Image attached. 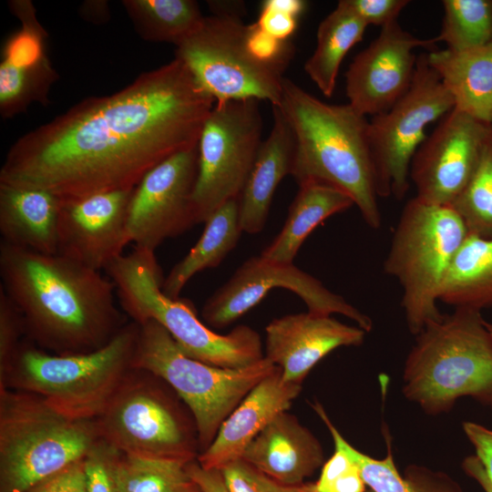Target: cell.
Masks as SVG:
<instances>
[{
  "mask_svg": "<svg viewBox=\"0 0 492 492\" xmlns=\"http://www.w3.org/2000/svg\"><path fill=\"white\" fill-rule=\"evenodd\" d=\"M99 439L95 419H74L35 394L0 388V492H26Z\"/></svg>",
  "mask_w": 492,
  "mask_h": 492,
  "instance_id": "obj_7",
  "label": "cell"
},
{
  "mask_svg": "<svg viewBox=\"0 0 492 492\" xmlns=\"http://www.w3.org/2000/svg\"><path fill=\"white\" fill-rule=\"evenodd\" d=\"M301 390V384L285 382L277 366L222 422L211 444L199 454L198 463L207 469H220L240 459L252 439L279 414L288 411Z\"/></svg>",
  "mask_w": 492,
  "mask_h": 492,
  "instance_id": "obj_20",
  "label": "cell"
},
{
  "mask_svg": "<svg viewBox=\"0 0 492 492\" xmlns=\"http://www.w3.org/2000/svg\"><path fill=\"white\" fill-rule=\"evenodd\" d=\"M198 171L197 146L179 151L149 170L135 187L127 215L134 248L155 251L167 239L196 224L192 196Z\"/></svg>",
  "mask_w": 492,
  "mask_h": 492,
  "instance_id": "obj_15",
  "label": "cell"
},
{
  "mask_svg": "<svg viewBox=\"0 0 492 492\" xmlns=\"http://www.w3.org/2000/svg\"><path fill=\"white\" fill-rule=\"evenodd\" d=\"M229 492H302V486L283 485L241 458L220 469Z\"/></svg>",
  "mask_w": 492,
  "mask_h": 492,
  "instance_id": "obj_39",
  "label": "cell"
},
{
  "mask_svg": "<svg viewBox=\"0 0 492 492\" xmlns=\"http://www.w3.org/2000/svg\"><path fill=\"white\" fill-rule=\"evenodd\" d=\"M451 207L464 221L468 233L492 239V134L472 178Z\"/></svg>",
  "mask_w": 492,
  "mask_h": 492,
  "instance_id": "obj_34",
  "label": "cell"
},
{
  "mask_svg": "<svg viewBox=\"0 0 492 492\" xmlns=\"http://www.w3.org/2000/svg\"><path fill=\"white\" fill-rule=\"evenodd\" d=\"M26 492H87L84 458L42 479Z\"/></svg>",
  "mask_w": 492,
  "mask_h": 492,
  "instance_id": "obj_42",
  "label": "cell"
},
{
  "mask_svg": "<svg viewBox=\"0 0 492 492\" xmlns=\"http://www.w3.org/2000/svg\"><path fill=\"white\" fill-rule=\"evenodd\" d=\"M485 403L489 405L490 407L492 408V395L486 399Z\"/></svg>",
  "mask_w": 492,
  "mask_h": 492,
  "instance_id": "obj_50",
  "label": "cell"
},
{
  "mask_svg": "<svg viewBox=\"0 0 492 492\" xmlns=\"http://www.w3.org/2000/svg\"><path fill=\"white\" fill-rule=\"evenodd\" d=\"M302 492H317L313 487V484H302Z\"/></svg>",
  "mask_w": 492,
  "mask_h": 492,
  "instance_id": "obj_48",
  "label": "cell"
},
{
  "mask_svg": "<svg viewBox=\"0 0 492 492\" xmlns=\"http://www.w3.org/2000/svg\"><path fill=\"white\" fill-rule=\"evenodd\" d=\"M366 27L343 0L320 22L315 49L303 68L323 96L333 94L343 58L362 41Z\"/></svg>",
  "mask_w": 492,
  "mask_h": 492,
  "instance_id": "obj_27",
  "label": "cell"
},
{
  "mask_svg": "<svg viewBox=\"0 0 492 492\" xmlns=\"http://www.w3.org/2000/svg\"><path fill=\"white\" fill-rule=\"evenodd\" d=\"M26 338L23 314L0 287V372L7 366Z\"/></svg>",
  "mask_w": 492,
  "mask_h": 492,
  "instance_id": "obj_40",
  "label": "cell"
},
{
  "mask_svg": "<svg viewBox=\"0 0 492 492\" xmlns=\"http://www.w3.org/2000/svg\"><path fill=\"white\" fill-rule=\"evenodd\" d=\"M7 5L21 28L5 40L2 60L16 67H31L47 58L48 34L38 21L32 1L10 0Z\"/></svg>",
  "mask_w": 492,
  "mask_h": 492,
  "instance_id": "obj_35",
  "label": "cell"
},
{
  "mask_svg": "<svg viewBox=\"0 0 492 492\" xmlns=\"http://www.w3.org/2000/svg\"><path fill=\"white\" fill-rule=\"evenodd\" d=\"M467 235L464 221L451 206L428 203L417 197L405 204L384 271L403 289L401 306L413 334L443 317L437 307L441 288Z\"/></svg>",
  "mask_w": 492,
  "mask_h": 492,
  "instance_id": "obj_8",
  "label": "cell"
},
{
  "mask_svg": "<svg viewBox=\"0 0 492 492\" xmlns=\"http://www.w3.org/2000/svg\"><path fill=\"white\" fill-rule=\"evenodd\" d=\"M306 6L307 3L302 0H266L261 4L255 23L272 36L288 41L296 31Z\"/></svg>",
  "mask_w": 492,
  "mask_h": 492,
  "instance_id": "obj_38",
  "label": "cell"
},
{
  "mask_svg": "<svg viewBox=\"0 0 492 492\" xmlns=\"http://www.w3.org/2000/svg\"><path fill=\"white\" fill-rule=\"evenodd\" d=\"M439 301L455 308L492 307V239L468 233L448 269Z\"/></svg>",
  "mask_w": 492,
  "mask_h": 492,
  "instance_id": "obj_28",
  "label": "cell"
},
{
  "mask_svg": "<svg viewBox=\"0 0 492 492\" xmlns=\"http://www.w3.org/2000/svg\"><path fill=\"white\" fill-rule=\"evenodd\" d=\"M454 100L426 53L418 56L410 87L389 109L372 117L368 139L379 198L403 200L410 188V165L426 128L454 108Z\"/></svg>",
  "mask_w": 492,
  "mask_h": 492,
  "instance_id": "obj_13",
  "label": "cell"
},
{
  "mask_svg": "<svg viewBox=\"0 0 492 492\" xmlns=\"http://www.w3.org/2000/svg\"><path fill=\"white\" fill-rule=\"evenodd\" d=\"M259 103L254 98L215 102L207 118L197 144L196 224L240 198L263 141Z\"/></svg>",
  "mask_w": 492,
  "mask_h": 492,
  "instance_id": "obj_12",
  "label": "cell"
},
{
  "mask_svg": "<svg viewBox=\"0 0 492 492\" xmlns=\"http://www.w3.org/2000/svg\"><path fill=\"white\" fill-rule=\"evenodd\" d=\"M425 53L454 108L492 124V41L462 51L445 48Z\"/></svg>",
  "mask_w": 492,
  "mask_h": 492,
  "instance_id": "obj_24",
  "label": "cell"
},
{
  "mask_svg": "<svg viewBox=\"0 0 492 492\" xmlns=\"http://www.w3.org/2000/svg\"><path fill=\"white\" fill-rule=\"evenodd\" d=\"M273 123L258 152L256 160L239 198V217L242 231L256 234L268 219L274 192L291 174L295 140L292 129L278 106H272Z\"/></svg>",
  "mask_w": 492,
  "mask_h": 492,
  "instance_id": "obj_23",
  "label": "cell"
},
{
  "mask_svg": "<svg viewBox=\"0 0 492 492\" xmlns=\"http://www.w3.org/2000/svg\"><path fill=\"white\" fill-rule=\"evenodd\" d=\"M463 468L467 475L473 477L485 492H492V484L489 481L479 459L476 456H467L463 462Z\"/></svg>",
  "mask_w": 492,
  "mask_h": 492,
  "instance_id": "obj_46",
  "label": "cell"
},
{
  "mask_svg": "<svg viewBox=\"0 0 492 492\" xmlns=\"http://www.w3.org/2000/svg\"><path fill=\"white\" fill-rule=\"evenodd\" d=\"M59 78L49 57L31 67L0 62V115L12 118L26 111L32 103L49 105V91Z\"/></svg>",
  "mask_w": 492,
  "mask_h": 492,
  "instance_id": "obj_31",
  "label": "cell"
},
{
  "mask_svg": "<svg viewBox=\"0 0 492 492\" xmlns=\"http://www.w3.org/2000/svg\"><path fill=\"white\" fill-rule=\"evenodd\" d=\"M175 57L215 102L254 98L280 104L283 72L253 55L241 16H205L199 29L176 46Z\"/></svg>",
  "mask_w": 492,
  "mask_h": 492,
  "instance_id": "obj_11",
  "label": "cell"
},
{
  "mask_svg": "<svg viewBox=\"0 0 492 492\" xmlns=\"http://www.w3.org/2000/svg\"><path fill=\"white\" fill-rule=\"evenodd\" d=\"M105 271L122 310L132 321L157 322L190 357L229 369L246 367L264 357L261 338L250 326L241 324L227 334L217 333L200 320L189 300L167 296L154 251L134 248Z\"/></svg>",
  "mask_w": 492,
  "mask_h": 492,
  "instance_id": "obj_5",
  "label": "cell"
},
{
  "mask_svg": "<svg viewBox=\"0 0 492 492\" xmlns=\"http://www.w3.org/2000/svg\"><path fill=\"white\" fill-rule=\"evenodd\" d=\"M121 4L142 39L176 46L195 33L205 17L195 0H123Z\"/></svg>",
  "mask_w": 492,
  "mask_h": 492,
  "instance_id": "obj_30",
  "label": "cell"
},
{
  "mask_svg": "<svg viewBox=\"0 0 492 492\" xmlns=\"http://www.w3.org/2000/svg\"><path fill=\"white\" fill-rule=\"evenodd\" d=\"M463 429L474 446L476 456L492 484V430L472 422H465Z\"/></svg>",
  "mask_w": 492,
  "mask_h": 492,
  "instance_id": "obj_43",
  "label": "cell"
},
{
  "mask_svg": "<svg viewBox=\"0 0 492 492\" xmlns=\"http://www.w3.org/2000/svg\"><path fill=\"white\" fill-rule=\"evenodd\" d=\"M138 325L132 367L161 378L189 408L197 426L200 453L209 447L222 422L249 392L277 367L265 357L239 369L208 364L184 354L157 322Z\"/></svg>",
  "mask_w": 492,
  "mask_h": 492,
  "instance_id": "obj_10",
  "label": "cell"
},
{
  "mask_svg": "<svg viewBox=\"0 0 492 492\" xmlns=\"http://www.w3.org/2000/svg\"><path fill=\"white\" fill-rule=\"evenodd\" d=\"M436 37L423 39L395 21L358 53L345 73V93L357 112L367 117L389 109L408 90L417 57L414 50H435Z\"/></svg>",
  "mask_w": 492,
  "mask_h": 492,
  "instance_id": "obj_17",
  "label": "cell"
},
{
  "mask_svg": "<svg viewBox=\"0 0 492 492\" xmlns=\"http://www.w3.org/2000/svg\"><path fill=\"white\" fill-rule=\"evenodd\" d=\"M294 136L291 174L298 185L316 182L347 194L372 229L382 224L367 117L350 104H329L291 79L277 105Z\"/></svg>",
  "mask_w": 492,
  "mask_h": 492,
  "instance_id": "obj_3",
  "label": "cell"
},
{
  "mask_svg": "<svg viewBox=\"0 0 492 492\" xmlns=\"http://www.w3.org/2000/svg\"><path fill=\"white\" fill-rule=\"evenodd\" d=\"M313 487L317 492H365L366 485L354 459L341 446L334 445V453L323 464Z\"/></svg>",
  "mask_w": 492,
  "mask_h": 492,
  "instance_id": "obj_37",
  "label": "cell"
},
{
  "mask_svg": "<svg viewBox=\"0 0 492 492\" xmlns=\"http://www.w3.org/2000/svg\"><path fill=\"white\" fill-rule=\"evenodd\" d=\"M214 104L174 57L21 136L6 153L0 183L45 190L61 200L134 189L153 167L197 146Z\"/></svg>",
  "mask_w": 492,
  "mask_h": 492,
  "instance_id": "obj_1",
  "label": "cell"
},
{
  "mask_svg": "<svg viewBox=\"0 0 492 492\" xmlns=\"http://www.w3.org/2000/svg\"><path fill=\"white\" fill-rule=\"evenodd\" d=\"M187 464L121 453L120 492H185L193 483L187 473Z\"/></svg>",
  "mask_w": 492,
  "mask_h": 492,
  "instance_id": "obj_33",
  "label": "cell"
},
{
  "mask_svg": "<svg viewBox=\"0 0 492 492\" xmlns=\"http://www.w3.org/2000/svg\"><path fill=\"white\" fill-rule=\"evenodd\" d=\"M62 200L41 189L0 183L2 241L42 254H58Z\"/></svg>",
  "mask_w": 492,
  "mask_h": 492,
  "instance_id": "obj_22",
  "label": "cell"
},
{
  "mask_svg": "<svg viewBox=\"0 0 492 492\" xmlns=\"http://www.w3.org/2000/svg\"><path fill=\"white\" fill-rule=\"evenodd\" d=\"M444 15L436 42L462 51L492 41V0H444Z\"/></svg>",
  "mask_w": 492,
  "mask_h": 492,
  "instance_id": "obj_32",
  "label": "cell"
},
{
  "mask_svg": "<svg viewBox=\"0 0 492 492\" xmlns=\"http://www.w3.org/2000/svg\"><path fill=\"white\" fill-rule=\"evenodd\" d=\"M121 452L101 438L84 457L87 492H120L118 464Z\"/></svg>",
  "mask_w": 492,
  "mask_h": 492,
  "instance_id": "obj_36",
  "label": "cell"
},
{
  "mask_svg": "<svg viewBox=\"0 0 492 492\" xmlns=\"http://www.w3.org/2000/svg\"><path fill=\"white\" fill-rule=\"evenodd\" d=\"M353 205L347 194L329 185H300L282 229L261 255L271 261L292 263L302 244L318 225Z\"/></svg>",
  "mask_w": 492,
  "mask_h": 492,
  "instance_id": "obj_25",
  "label": "cell"
},
{
  "mask_svg": "<svg viewBox=\"0 0 492 492\" xmlns=\"http://www.w3.org/2000/svg\"><path fill=\"white\" fill-rule=\"evenodd\" d=\"M403 393L430 415L448 411L461 396L485 402L492 395V337L480 311L455 308L416 334Z\"/></svg>",
  "mask_w": 492,
  "mask_h": 492,
  "instance_id": "obj_6",
  "label": "cell"
},
{
  "mask_svg": "<svg viewBox=\"0 0 492 492\" xmlns=\"http://www.w3.org/2000/svg\"><path fill=\"white\" fill-rule=\"evenodd\" d=\"M186 470L202 492H229L220 469L204 468L195 459L187 464Z\"/></svg>",
  "mask_w": 492,
  "mask_h": 492,
  "instance_id": "obj_44",
  "label": "cell"
},
{
  "mask_svg": "<svg viewBox=\"0 0 492 492\" xmlns=\"http://www.w3.org/2000/svg\"><path fill=\"white\" fill-rule=\"evenodd\" d=\"M344 3L368 26L380 28L398 20L407 0H343Z\"/></svg>",
  "mask_w": 492,
  "mask_h": 492,
  "instance_id": "obj_41",
  "label": "cell"
},
{
  "mask_svg": "<svg viewBox=\"0 0 492 492\" xmlns=\"http://www.w3.org/2000/svg\"><path fill=\"white\" fill-rule=\"evenodd\" d=\"M366 332L331 315L311 312L287 314L265 327L264 357L282 370L285 382L301 384L312 368L341 346L363 343Z\"/></svg>",
  "mask_w": 492,
  "mask_h": 492,
  "instance_id": "obj_19",
  "label": "cell"
},
{
  "mask_svg": "<svg viewBox=\"0 0 492 492\" xmlns=\"http://www.w3.org/2000/svg\"><path fill=\"white\" fill-rule=\"evenodd\" d=\"M139 325L128 322L105 346L56 354L27 337L0 372V388L35 394L59 413L96 419L132 368Z\"/></svg>",
  "mask_w": 492,
  "mask_h": 492,
  "instance_id": "obj_4",
  "label": "cell"
},
{
  "mask_svg": "<svg viewBox=\"0 0 492 492\" xmlns=\"http://www.w3.org/2000/svg\"><path fill=\"white\" fill-rule=\"evenodd\" d=\"M274 288L297 294L314 313L342 314L356 323L366 333L373 328L372 319L344 298L293 263H282L261 255L245 261L231 279L204 303L201 315L209 326L221 329L256 306Z\"/></svg>",
  "mask_w": 492,
  "mask_h": 492,
  "instance_id": "obj_14",
  "label": "cell"
},
{
  "mask_svg": "<svg viewBox=\"0 0 492 492\" xmlns=\"http://www.w3.org/2000/svg\"><path fill=\"white\" fill-rule=\"evenodd\" d=\"M134 189L62 200L58 254L98 272L122 256L129 244L127 215Z\"/></svg>",
  "mask_w": 492,
  "mask_h": 492,
  "instance_id": "obj_18",
  "label": "cell"
},
{
  "mask_svg": "<svg viewBox=\"0 0 492 492\" xmlns=\"http://www.w3.org/2000/svg\"><path fill=\"white\" fill-rule=\"evenodd\" d=\"M203 232L187 255L164 278L163 292L173 299L198 272L217 267L237 245L242 230L239 199H233L214 211L204 222Z\"/></svg>",
  "mask_w": 492,
  "mask_h": 492,
  "instance_id": "obj_26",
  "label": "cell"
},
{
  "mask_svg": "<svg viewBox=\"0 0 492 492\" xmlns=\"http://www.w3.org/2000/svg\"><path fill=\"white\" fill-rule=\"evenodd\" d=\"M365 492H373L372 490H368V491H365Z\"/></svg>",
  "mask_w": 492,
  "mask_h": 492,
  "instance_id": "obj_52",
  "label": "cell"
},
{
  "mask_svg": "<svg viewBox=\"0 0 492 492\" xmlns=\"http://www.w3.org/2000/svg\"><path fill=\"white\" fill-rule=\"evenodd\" d=\"M334 445L341 446L358 466L364 481L373 492H460L446 476L425 467L410 466L405 477L397 471L387 440V455L383 459L369 456L351 446L333 425L328 415L322 418Z\"/></svg>",
  "mask_w": 492,
  "mask_h": 492,
  "instance_id": "obj_29",
  "label": "cell"
},
{
  "mask_svg": "<svg viewBox=\"0 0 492 492\" xmlns=\"http://www.w3.org/2000/svg\"><path fill=\"white\" fill-rule=\"evenodd\" d=\"M208 5L213 15H238L241 17L245 11L243 3L236 1H209Z\"/></svg>",
  "mask_w": 492,
  "mask_h": 492,
  "instance_id": "obj_47",
  "label": "cell"
},
{
  "mask_svg": "<svg viewBox=\"0 0 492 492\" xmlns=\"http://www.w3.org/2000/svg\"><path fill=\"white\" fill-rule=\"evenodd\" d=\"M185 492H202L200 487L193 482L192 485Z\"/></svg>",
  "mask_w": 492,
  "mask_h": 492,
  "instance_id": "obj_49",
  "label": "cell"
},
{
  "mask_svg": "<svg viewBox=\"0 0 492 492\" xmlns=\"http://www.w3.org/2000/svg\"><path fill=\"white\" fill-rule=\"evenodd\" d=\"M78 14L87 22L102 25L110 19L109 4L107 0H86L79 8Z\"/></svg>",
  "mask_w": 492,
  "mask_h": 492,
  "instance_id": "obj_45",
  "label": "cell"
},
{
  "mask_svg": "<svg viewBox=\"0 0 492 492\" xmlns=\"http://www.w3.org/2000/svg\"><path fill=\"white\" fill-rule=\"evenodd\" d=\"M492 124L453 108L415 151L409 178L418 199L451 206L472 178Z\"/></svg>",
  "mask_w": 492,
  "mask_h": 492,
  "instance_id": "obj_16",
  "label": "cell"
},
{
  "mask_svg": "<svg viewBox=\"0 0 492 492\" xmlns=\"http://www.w3.org/2000/svg\"><path fill=\"white\" fill-rule=\"evenodd\" d=\"M487 330L492 337V324L491 323H487Z\"/></svg>",
  "mask_w": 492,
  "mask_h": 492,
  "instance_id": "obj_51",
  "label": "cell"
},
{
  "mask_svg": "<svg viewBox=\"0 0 492 492\" xmlns=\"http://www.w3.org/2000/svg\"><path fill=\"white\" fill-rule=\"evenodd\" d=\"M102 440L123 454L189 463L200 454L195 420L161 378L132 367L95 419Z\"/></svg>",
  "mask_w": 492,
  "mask_h": 492,
  "instance_id": "obj_9",
  "label": "cell"
},
{
  "mask_svg": "<svg viewBox=\"0 0 492 492\" xmlns=\"http://www.w3.org/2000/svg\"><path fill=\"white\" fill-rule=\"evenodd\" d=\"M241 458L283 485L298 487L323 465V452L313 433L284 411L252 439Z\"/></svg>",
  "mask_w": 492,
  "mask_h": 492,
  "instance_id": "obj_21",
  "label": "cell"
},
{
  "mask_svg": "<svg viewBox=\"0 0 492 492\" xmlns=\"http://www.w3.org/2000/svg\"><path fill=\"white\" fill-rule=\"evenodd\" d=\"M0 277L23 314L26 337L48 353L95 351L128 323L112 281L60 254L1 241Z\"/></svg>",
  "mask_w": 492,
  "mask_h": 492,
  "instance_id": "obj_2",
  "label": "cell"
}]
</instances>
